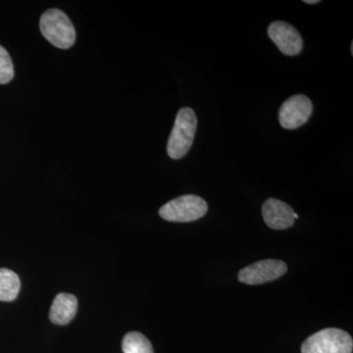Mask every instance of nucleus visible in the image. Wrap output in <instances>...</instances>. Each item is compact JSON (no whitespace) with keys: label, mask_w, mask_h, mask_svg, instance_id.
I'll return each mask as SVG.
<instances>
[{"label":"nucleus","mask_w":353,"mask_h":353,"mask_svg":"<svg viewBox=\"0 0 353 353\" xmlns=\"http://www.w3.org/2000/svg\"><path fill=\"white\" fill-rule=\"evenodd\" d=\"M20 279L15 272L0 269V301H13L19 294Z\"/></svg>","instance_id":"9d476101"},{"label":"nucleus","mask_w":353,"mask_h":353,"mask_svg":"<svg viewBox=\"0 0 353 353\" xmlns=\"http://www.w3.org/2000/svg\"><path fill=\"white\" fill-rule=\"evenodd\" d=\"M197 119L192 108L181 109L176 114L175 124L167 143V153L172 159H181L187 155L196 134Z\"/></svg>","instance_id":"f257e3e1"},{"label":"nucleus","mask_w":353,"mask_h":353,"mask_svg":"<svg viewBox=\"0 0 353 353\" xmlns=\"http://www.w3.org/2000/svg\"><path fill=\"white\" fill-rule=\"evenodd\" d=\"M208 205L201 197L187 194L167 202L159 209V215L169 222L188 223L201 219Z\"/></svg>","instance_id":"20e7f679"},{"label":"nucleus","mask_w":353,"mask_h":353,"mask_svg":"<svg viewBox=\"0 0 353 353\" xmlns=\"http://www.w3.org/2000/svg\"><path fill=\"white\" fill-rule=\"evenodd\" d=\"M294 209L276 199H269L262 206V216L267 226L273 230L289 229L294 224Z\"/></svg>","instance_id":"6e6552de"},{"label":"nucleus","mask_w":353,"mask_h":353,"mask_svg":"<svg viewBox=\"0 0 353 353\" xmlns=\"http://www.w3.org/2000/svg\"><path fill=\"white\" fill-rule=\"evenodd\" d=\"M122 350L124 353H154L152 343L139 332H131L124 336Z\"/></svg>","instance_id":"9b49d317"},{"label":"nucleus","mask_w":353,"mask_h":353,"mask_svg":"<svg viewBox=\"0 0 353 353\" xmlns=\"http://www.w3.org/2000/svg\"><path fill=\"white\" fill-rule=\"evenodd\" d=\"M78 310V299L73 294H59L51 305L50 319L53 324L64 326L69 324Z\"/></svg>","instance_id":"1a4fd4ad"},{"label":"nucleus","mask_w":353,"mask_h":353,"mask_svg":"<svg viewBox=\"0 0 353 353\" xmlns=\"http://www.w3.org/2000/svg\"><path fill=\"white\" fill-rule=\"evenodd\" d=\"M312 111V102L306 95H294L281 106L279 122L285 130H296L307 122Z\"/></svg>","instance_id":"423d86ee"},{"label":"nucleus","mask_w":353,"mask_h":353,"mask_svg":"<svg viewBox=\"0 0 353 353\" xmlns=\"http://www.w3.org/2000/svg\"><path fill=\"white\" fill-rule=\"evenodd\" d=\"M268 36L278 46L279 50L288 57H294L303 51V41L294 26L275 21L268 28Z\"/></svg>","instance_id":"0eeeda50"},{"label":"nucleus","mask_w":353,"mask_h":353,"mask_svg":"<svg viewBox=\"0 0 353 353\" xmlns=\"http://www.w3.org/2000/svg\"><path fill=\"white\" fill-rule=\"evenodd\" d=\"M287 271V264L282 260H261L241 269L239 272V281L246 285H261L277 280Z\"/></svg>","instance_id":"39448f33"},{"label":"nucleus","mask_w":353,"mask_h":353,"mask_svg":"<svg viewBox=\"0 0 353 353\" xmlns=\"http://www.w3.org/2000/svg\"><path fill=\"white\" fill-rule=\"evenodd\" d=\"M39 29L52 46L68 50L76 41V31L68 16L59 9L46 11L39 21Z\"/></svg>","instance_id":"f03ea898"},{"label":"nucleus","mask_w":353,"mask_h":353,"mask_svg":"<svg viewBox=\"0 0 353 353\" xmlns=\"http://www.w3.org/2000/svg\"><path fill=\"white\" fill-rule=\"evenodd\" d=\"M14 66L10 55L3 46H0V85H6L12 80Z\"/></svg>","instance_id":"f8f14e48"},{"label":"nucleus","mask_w":353,"mask_h":353,"mask_svg":"<svg viewBox=\"0 0 353 353\" xmlns=\"http://www.w3.org/2000/svg\"><path fill=\"white\" fill-rule=\"evenodd\" d=\"M304 3H307V4H316V3H319V0H304Z\"/></svg>","instance_id":"ddd939ff"},{"label":"nucleus","mask_w":353,"mask_h":353,"mask_svg":"<svg viewBox=\"0 0 353 353\" xmlns=\"http://www.w3.org/2000/svg\"><path fill=\"white\" fill-rule=\"evenodd\" d=\"M353 341L343 330L327 328L306 339L301 353H352Z\"/></svg>","instance_id":"7ed1b4c3"}]
</instances>
